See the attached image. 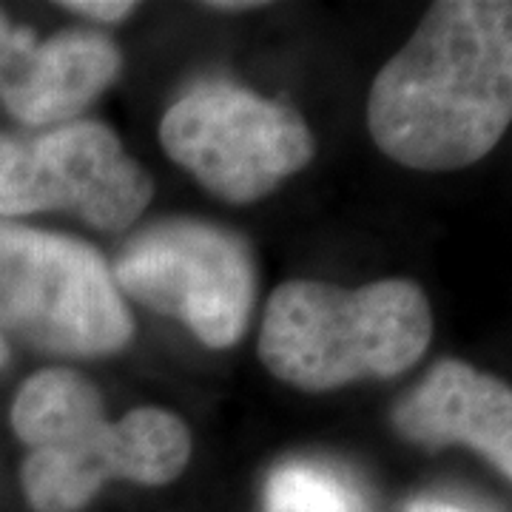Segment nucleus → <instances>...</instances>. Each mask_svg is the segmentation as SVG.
Instances as JSON below:
<instances>
[{
  "label": "nucleus",
  "instance_id": "f8f14e48",
  "mask_svg": "<svg viewBox=\"0 0 512 512\" xmlns=\"http://www.w3.org/2000/svg\"><path fill=\"white\" fill-rule=\"evenodd\" d=\"M60 6L74 12V15L100 20V23L126 20L128 15L137 9V3H131V0H66V3H60Z\"/></svg>",
  "mask_w": 512,
  "mask_h": 512
},
{
  "label": "nucleus",
  "instance_id": "0eeeda50",
  "mask_svg": "<svg viewBox=\"0 0 512 512\" xmlns=\"http://www.w3.org/2000/svg\"><path fill=\"white\" fill-rule=\"evenodd\" d=\"M188 456L191 433L180 416L137 407L69 444L29 450L20 481L35 512H80L111 478L168 484L183 473Z\"/></svg>",
  "mask_w": 512,
  "mask_h": 512
},
{
  "label": "nucleus",
  "instance_id": "1a4fd4ad",
  "mask_svg": "<svg viewBox=\"0 0 512 512\" xmlns=\"http://www.w3.org/2000/svg\"><path fill=\"white\" fill-rule=\"evenodd\" d=\"M393 421L424 447L467 444L504 478L512 476V393L476 367L444 359L404 399Z\"/></svg>",
  "mask_w": 512,
  "mask_h": 512
},
{
  "label": "nucleus",
  "instance_id": "6e6552de",
  "mask_svg": "<svg viewBox=\"0 0 512 512\" xmlns=\"http://www.w3.org/2000/svg\"><path fill=\"white\" fill-rule=\"evenodd\" d=\"M120 49L94 32H57L37 43L32 29L0 12V103L29 126L66 123L106 92L120 72Z\"/></svg>",
  "mask_w": 512,
  "mask_h": 512
},
{
  "label": "nucleus",
  "instance_id": "f03ea898",
  "mask_svg": "<svg viewBox=\"0 0 512 512\" xmlns=\"http://www.w3.org/2000/svg\"><path fill=\"white\" fill-rule=\"evenodd\" d=\"M430 336V302L416 282L382 279L348 291L296 279L268 302L259 359L279 382L319 393L399 376L419 362Z\"/></svg>",
  "mask_w": 512,
  "mask_h": 512
},
{
  "label": "nucleus",
  "instance_id": "2eb2a0df",
  "mask_svg": "<svg viewBox=\"0 0 512 512\" xmlns=\"http://www.w3.org/2000/svg\"><path fill=\"white\" fill-rule=\"evenodd\" d=\"M9 362V345H6V339H0V367Z\"/></svg>",
  "mask_w": 512,
  "mask_h": 512
},
{
  "label": "nucleus",
  "instance_id": "4468645a",
  "mask_svg": "<svg viewBox=\"0 0 512 512\" xmlns=\"http://www.w3.org/2000/svg\"><path fill=\"white\" fill-rule=\"evenodd\" d=\"M265 3H256V0H222V3H208V9H220V12H248V9H259Z\"/></svg>",
  "mask_w": 512,
  "mask_h": 512
},
{
  "label": "nucleus",
  "instance_id": "f257e3e1",
  "mask_svg": "<svg viewBox=\"0 0 512 512\" xmlns=\"http://www.w3.org/2000/svg\"><path fill=\"white\" fill-rule=\"evenodd\" d=\"M512 117V6L441 0L376 74L367 126L390 160L419 171L478 163Z\"/></svg>",
  "mask_w": 512,
  "mask_h": 512
},
{
  "label": "nucleus",
  "instance_id": "9b49d317",
  "mask_svg": "<svg viewBox=\"0 0 512 512\" xmlns=\"http://www.w3.org/2000/svg\"><path fill=\"white\" fill-rule=\"evenodd\" d=\"M265 512H362V504L339 473L296 461L271 473Z\"/></svg>",
  "mask_w": 512,
  "mask_h": 512
},
{
  "label": "nucleus",
  "instance_id": "ddd939ff",
  "mask_svg": "<svg viewBox=\"0 0 512 512\" xmlns=\"http://www.w3.org/2000/svg\"><path fill=\"white\" fill-rule=\"evenodd\" d=\"M407 512H470L461 510V507H453V504H444V501H413Z\"/></svg>",
  "mask_w": 512,
  "mask_h": 512
},
{
  "label": "nucleus",
  "instance_id": "7ed1b4c3",
  "mask_svg": "<svg viewBox=\"0 0 512 512\" xmlns=\"http://www.w3.org/2000/svg\"><path fill=\"white\" fill-rule=\"evenodd\" d=\"M49 356L123 350L134 322L109 262L92 245L0 220V339Z\"/></svg>",
  "mask_w": 512,
  "mask_h": 512
},
{
  "label": "nucleus",
  "instance_id": "423d86ee",
  "mask_svg": "<svg viewBox=\"0 0 512 512\" xmlns=\"http://www.w3.org/2000/svg\"><path fill=\"white\" fill-rule=\"evenodd\" d=\"M154 183L103 123H69L37 137L0 134V217L74 211L100 231H123Z\"/></svg>",
  "mask_w": 512,
  "mask_h": 512
},
{
  "label": "nucleus",
  "instance_id": "20e7f679",
  "mask_svg": "<svg viewBox=\"0 0 512 512\" xmlns=\"http://www.w3.org/2000/svg\"><path fill=\"white\" fill-rule=\"evenodd\" d=\"M165 154L222 200H262L313 157L305 120L288 106L228 83L180 97L160 123Z\"/></svg>",
  "mask_w": 512,
  "mask_h": 512
},
{
  "label": "nucleus",
  "instance_id": "39448f33",
  "mask_svg": "<svg viewBox=\"0 0 512 512\" xmlns=\"http://www.w3.org/2000/svg\"><path fill=\"white\" fill-rule=\"evenodd\" d=\"M117 291L185 322L208 348H231L254 308L248 245L205 222L174 220L131 239L114 262Z\"/></svg>",
  "mask_w": 512,
  "mask_h": 512
},
{
  "label": "nucleus",
  "instance_id": "9d476101",
  "mask_svg": "<svg viewBox=\"0 0 512 512\" xmlns=\"http://www.w3.org/2000/svg\"><path fill=\"white\" fill-rule=\"evenodd\" d=\"M106 421L100 390L74 370H40L18 390L12 404V427L29 450L69 444Z\"/></svg>",
  "mask_w": 512,
  "mask_h": 512
}]
</instances>
